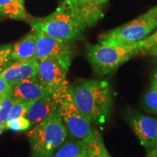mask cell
<instances>
[{
    "instance_id": "obj_1",
    "label": "cell",
    "mask_w": 157,
    "mask_h": 157,
    "mask_svg": "<svg viewBox=\"0 0 157 157\" xmlns=\"http://www.w3.org/2000/svg\"><path fill=\"white\" fill-rule=\"evenodd\" d=\"M76 106L91 122L105 123L111 114L113 95L106 81L86 80L72 86Z\"/></svg>"
},
{
    "instance_id": "obj_2",
    "label": "cell",
    "mask_w": 157,
    "mask_h": 157,
    "mask_svg": "<svg viewBox=\"0 0 157 157\" xmlns=\"http://www.w3.org/2000/svg\"><path fill=\"white\" fill-rule=\"evenodd\" d=\"M68 131L60 111L35 125L28 133L32 157H52L66 142Z\"/></svg>"
},
{
    "instance_id": "obj_3",
    "label": "cell",
    "mask_w": 157,
    "mask_h": 157,
    "mask_svg": "<svg viewBox=\"0 0 157 157\" xmlns=\"http://www.w3.org/2000/svg\"><path fill=\"white\" fill-rule=\"evenodd\" d=\"M157 27V6L130 22L103 33L98 37L101 44L120 46L143 40Z\"/></svg>"
},
{
    "instance_id": "obj_4",
    "label": "cell",
    "mask_w": 157,
    "mask_h": 157,
    "mask_svg": "<svg viewBox=\"0 0 157 157\" xmlns=\"http://www.w3.org/2000/svg\"><path fill=\"white\" fill-rule=\"evenodd\" d=\"M138 53V42L120 46H106L101 44H88L86 54L94 71L105 76L115 71L119 66Z\"/></svg>"
},
{
    "instance_id": "obj_5",
    "label": "cell",
    "mask_w": 157,
    "mask_h": 157,
    "mask_svg": "<svg viewBox=\"0 0 157 157\" xmlns=\"http://www.w3.org/2000/svg\"><path fill=\"white\" fill-rule=\"evenodd\" d=\"M30 25L33 30L70 41L81 39L87 28L74 16L63 1L54 13L42 19L31 21Z\"/></svg>"
},
{
    "instance_id": "obj_6",
    "label": "cell",
    "mask_w": 157,
    "mask_h": 157,
    "mask_svg": "<svg viewBox=\"0 0 157 157\" xmlns=\"http://www.w3.org/2000/svg\"><path fill=\"white\" fill-rule=\"evenodd\" d=\"M59 111L68 135L74 140H85L95 132L91 121L84 117L74 103L71 84L63 93Z\"/></svg>"
},
{
    "instance_id": "obj_7",
    "label": "cell",
    "mask_w": 157,
    "mask_h": 157,
    "mask_svg": "<svg viewBox=\"0 0 157 157\" xmlns=\"http://www.w3.org/2000/svg\"><path fill=\"white\" fill-rule=\"evenodd\" d=\"M36 50L35 59L39 60L52 58L58 60L68 71L73 56L71 41L51 36L40 31H36Z\"/></svg>"
},
{
    "instance_id": "obj_8",
    "label": "cell",
    "mask_w": 157,
    "mask_h": 157,
    "mask_svg": "<svg viewBox=\"0 0 157 157\" xmlns=\"http://www.w3.org/2000/svg\"><path fill=\"white\" fill-rule=\"evenodd\" d=\"M68 71L58 60L45 58L38 61L36 77L51 93H56L63 90L70 84L67 81Z\"/></svg>"
},
{
    "instance_id": "obj_9",
    "label": "cell",
    "mask_w": 157,
    "mask_h": 157,
    "mask_svg": "<svg viewBox=\"0 0 157 157\" xmlns=\"http://www.w3.org/2000/svg\"><path fill=\"white\" fill-rule=\"evenodd\" d=\"M66 88L59 93L50 94L31 103L25 117L30 120L31 125L35 126L50 116L58 112L63 93Z\"/></svg>"
},
{
    "instance_id": "obj_10",
    "label": "cell",
    "mask_w": 157,
    "mask_h": 157,
    "mask_svg": "<svg viewBox=\"0 0 157 157\" xmlns=\"http://www.w3.org/2000/svg\"><path fill=\"white\" fill-rule=\"evenodd\" d=\"M129 122L138 137L142 146L147 150L156 144V119L138 113H133L129 117Z\"/></svg>"
},
{
    "instance_id": "obj_11",
    "label": "cell",
    "mask_w": 157,
    "mask_h": 157,
    "mask_svg": "<svg viewBox=\"0 0 157 157\" xmlns=\"http://www.w3.org/2000/svg\"><path fill=\"white\" fill-rule=\"evenodd\" d=\"M68 8L86 27L95 25L104 16L103 5L88 0H63Z\"/></svg>"
},
{
    "instance_id": "obj_12",
    "label": "cell",
    "mask_w": 157,
    "mask_h": 157,
    "mask_svg": "<svg viewBox=\"0 0 157 157\" xmlns=\"http://www.w3.org/2000/svg\"><path fill=\"white\" fill-rule=\"evenodd\" d=\"M49 90L45 88L36 76L25 78L13 86L12 95L15 101L31 103L45 96L50 95Z\"/></svg>"
},
{
    "instance_id": "obj_13",
    "label": "cell",
    "mask_w": 157,
    "mask_h": 157,
    "mask_svg": "<svg viewBox=\"0 0 157 157\" xmlns=\"http://www.w3.org/2000/svg\"><path fill=\"white\" fill-rule=\"evenodd\" d=\"M38 71L36 60H13L0 73V76L12 86L19 83L25 78L35 76Z\"/></svg>"
},
{
    "instance_id": "obj_14",
    "label": "cell",
    "mask_w": 157,
    "mask_h": 157,
    "mask_svg": "<svg viewBox=\"0 0 157 157\" xmlns=\"http://www.w3.org/2000/svg\"><path fill=\"white\" fill-rule=\"evenodd\" d=\"M36 39L37 32L33 30L18 42L13 44L12 56L13 60H34L36 50Z\"/></svg>"
},
{
    "instance_id": "obj_15",
    "label": "cell",
    "mask_w": 157,
    "mask_h": 157,
    "mask_svg": "<svg viewBox=\"0 0 157 157\" xmlns=\"http://www.w3.org/2000/svg\"><path fill=\"white\" fill-rule=\"evenodd\" d=\"M52 157H86L85 140L65 142Z\"/></svg>"
},
{
    "instance_id": "obj_16",
    "label": "cell",
    "mask_w": 157,
    "mask_h": 157,
    "mask_svg": "<svg viewBox=\"0 0 157 157\" xmlns=\"http://www.w3.org/2000/svg\"><path fill=\"white\" fill-rule=\"evenodd\" d=\"M86 142V157H112L104 144L101 135L94 132L87 139Z\"/></svg>"
},
{
    "instance_id": "obj_17",
    "label": "cell",
    "mask_w": 157,
    "mask_h": 157,
    "mask_svg": "<svg viewBox=\"0 0 157 157\" xmlns=\"http://www.w3.org/2000/svg\"><path fill=\"white\" fill-rule=\"evenodd\" d=\"M0 15L11 19H23L25 9L23 0H0Z\"/></svg>"
},
{
    "instance_id": "obj_18",
    "label": "cell",
    "mask_w": 157,
    "mask_h": 157,
    "mask_svg": "<svg viewBox=\"0 0 157 157\" xmlns=\"http://www.w3.org/2000/svg\"><path fill=\"white\" fill-rule=\"evenodd\" d=\"M139 55L157 58V30L154 34L138 42L137 56Z\"/></svg>"
},
{
    "instance_id": "obj_19",
    "label": "cell",
    "mask_w": 157,
    "mask_h": 157,
    "mask_svg": "<svg viewBox=\"0 0 157 157\" xmlns=\"http://www.w3.org/2000/svg\"><path fill=\"white\" fill-rule=\"evenodd\" d=\"M31 126V123L28 118L25 117L9 119L5 124V129H10L15 132L28 130Z\"/></svg>"
},
{
    "instance_id": "obj_20",
    "label": "cell",
    "mask_w": 157,
    "mask_h": 157,
    "mask_svg": "<svg viewBox=\"0 0 157 157\" xmlns=\"http://www.w3.org/2000/svg\"><path fill=\"white\" fill-rule=\"evenodd\" d=\"M15 100L12 93L0 101V123L5 127V123L8 120L11 109L14 104Z\"/></svg>"
},
{
    "instance_id": "obj_21",
    "label": "cell",
    "mask_w": 157,
    "mask_h": 157,
    "mask_svg": "<svg viewBox=\"0 0 157 157\" xmlns=\"http://www.w3.org/2000/svg\"><path fill=\"white\" fill-rule=\"evenodd\" d=\"M13 44H0V73L13 61Z\"/></svg>"
},
{
    "instance_id": "obj_22",
    "label": "cell",
    "mask_w": 157,
    "mask_h": 157,
    "mask_svg": "<svg viewBox=\"0 0 157 157\" xmlns=\"http://www.w3.org/2000/svg\"><path fill=\"white\" fill-rule=\"evenodd\" d=\"M143 103L148 111L157 113V88L151 85L145 94Z\"/></svg>"
},
{
    "instance_id": "obj_23",
    "label": "cell",
    "mask_w": 157,
    "mask_h": 157,
    "mask_svg": "<svg viewBox=\"0 0 157 157\" xmlns=\"http://www.w3.org/2000/svg\"><path fill=\"white\" fill-rule=\"evenodd\" d=\"M32 103V102H31ZM31 103H26V102H19L15 101L12 108L10 113L9 119H15V118L25 117Z\"/></svg>"
},
{
    "instance_id": "obj_24",
    "label": "cell",
    "mask_w": 157,
    "mask_h": 157,
    "mask_svg": "<svg viewBox=\"0 0 157 157\" xmlns=\"http://www.w3.org/2000/svg\"><path fill=\"white\" fill-rule=\"evenodd\" d=\"M13 87L11 84L0 76V101L12 93Z\"/></svg>"
},
{
    "instance_id": "obj_25",
    "label": "cell",
    "mask_w": 157,
    "mask_h": 157,
    "mask_svg": "<svg viewBox=\"0 0 157 157\" xmlns=\"http://www.w3.org/2000/svg\"><path fill=\"white\" fill-rule=\"evenodd\" d=\"M151 85L157 88V65L153 71L151 76Z\"/></svg>"
},
{
    "instance_id": "obj_26",
    "label": "cell",
    "mask_w": 157,
    "mask_h": 157,
    "mask_svg": "<svg viewBox=\"0 0 157 157\" xmlns=\"http://www.w3.org/2000/svg\"><path fill=\"white\" fill-rule=\"evenodd\" d=\"M146 157H157V146H154L153 148L148 149Z\"/></svg>"
},
{
    "instance_id": "obj_27",
    "label": "cell",
    "mask_w": 157,
    "mask_h": 157,
    "mask_svg": "<svg viewBox=\"0 0 157 157\" xmlns=\"http://www.w3.org/2000/svg\"><path fill=\"white\" fill-rule=\"evenodd\" d=\"M88 1L92 2H93V3L98 4V5L105 6V4L108 2V1H109V0H88Z\"/></svg>"
},
{
    "instance_id": "obj_28",
    "label": "cell",
    "mask_w": 157,
    "mask_h": 157,
    "mask_svg": "<svg viewBox=\"0 0 157 157\" xmlns=\"http://www.w3.org/2000/svg\"><path fill=\"white\" fill-rule=\"evenodd\" d=\"M5 129V127H4V125L0 123V135L2 134V132H3V130Z\"/></svg>"
},
{
    "instance_id": "obj_29",
    "label": "cell",
    "mask_w": 157,
    "mask_h": 157,
    "mask_svg": "<svg viewBox=\"0 0 157 157\" xmlns=\"http://www.w3.org/2000/svg\"><path fill=\"white\" fill-rule=\"evenodd\" d=\"M156 122H157V119H156ZM155 146H157V129H156V144Z\"/></svg>"
}]
</instances>
